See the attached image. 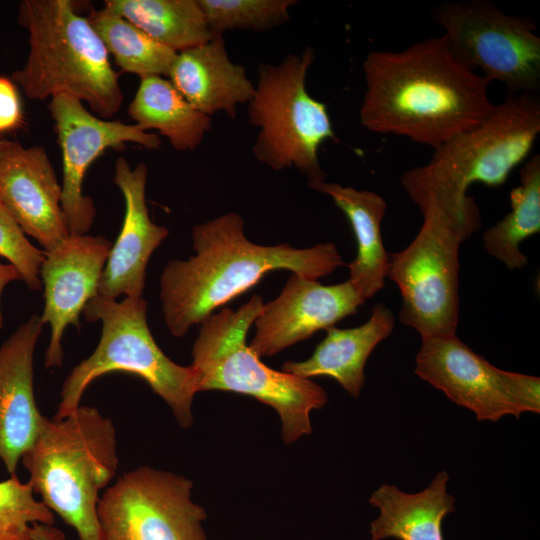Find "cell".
<instances>
[{
    "label": "cell",
    "mask_w": 540,
    "mask_h": 540,
    "mask_svg": "<svg viewBox=\"0 0 540 540\" xmlns=\"http://www.w3.org/2000/svg\"><path fill=\"white\" fill-rule=\"evenodd\" d=\"M363 127L435 149L493 111L491 82L463 64L447 39L430 37L399 51H372L362 64Z\"/></svg>",
    "instance_id": "cell-1"
},
{
    "label": "cell",
    "mask_w": 540,
    "mask_h": 540,
    "mask_svg": "<svg viewBox=\"0 0 540 540\" xmlns=\"http://www.w3.org/2000/svg\"><path fill=\"white\" fill-rule=\"evenodd\" d=\"M192 241L195 254L169 261L160 278L162 313L174 337L184 336L269 271L289 270L317 280L344 265L334 243L303 249L252 243L235 212L196 225Z\"/></svg>",
    "instance_id": "cell-2"
},
{
    "label": "cell",
    "mask_w": 540,
    "mask_h": 540,
    "mask_svg": "<svg viewBox=\"0 0 540 540\" xmlns=\"http://www.w3.org/2000/svg\"><path fill=\"white\" fill-rule=\"evenodd\" d=\"M539 133L538 94L507 95L483 122L433 149L426 164L405 171L400 184L423 216L440 217L465 241L481 227L468 188L506 183L528 159Z\"/></svg>",
    "instance_id": "cell-3"
},
{
    "label": "cell",
    "mask_w": 540,
    "mask_h": 540,
    "mask_svg": "<svg viewBox=\"0 0 540 540\" xmlns=\"http://www.w3.org/2000/svg\"><path fill=\"white\" fill-rule=\"evenodd\" d=\"M17 21L28 33L29 52L11 79L36 101L69 95L100 118L113 117L124 95L109 54L87 17L70 0H23Z\"/></svg>",
    "instance_id": "cell-4"
},
{
    "label": "cell",
    "mask_w": 540,
    "mask_h": 540,
    "mask_svg": "<svg viewBox=\"0 0 540 540\" xmlns=\"http://www.w3.org/2000/svg\"><path fill=\"white\" fill-rule=\"evenodd\" d=\"M27 482L80 540H100V491L118 469L116 429L96 407L79 406L62 418H44L21 458Z\"/></svg>",
    "instance_id": "cell-5"
},
{
    "label": "cell",
    "mask_w": 540,
    "mask_h": 540,
    "mask_svg": "<svg viewBox=\"0 0 540 540\" xmlns=\"http://www.w3.org/2000/svg\"><path fill=\"white\" fill-rule=\"evenodd\" d=\"M254 294L237 310L222 308L200 323L192 347V366L199 392L219 390L251 396L280 416L286 444L312 432L310 414L328 401L326 391L311 379L265 365L247 345V333L263 307Z\"/></svg>",
    "instance_id": "cell-6"
},
{
    "label": "cell",
    "mask_w": 540,
    "mask_h": 540,
    "mask_svg": "<svg viewBox=\"0 0 540 540\" xmlns=\"http://www.w3.org/2000/svg\"><path fill=\"white\" fill-rule=\"evenodd\" d=\"M91 322L101 321V336L93 353L76 365L65 379L54 418L80 406L87 387L98 377L124 372L142 378L170 407L179 425H192V403L199 392V375L167 357L154 340L147 323V302L125 297L122 301L98 296L82 312Z\"/></svg>",
    "instance_id": "cell-7"
},
{
    "label": "cell",
    "mask_w": 540,
    "mask_h": 540,
    "mask_svg": "<svg viewBox=\"0 0 540 540\" xmlns=\"http://www.w3.org/2000/svg\"><path fill=\"white\" fill-rule=\"evenodd\" d=\"M314 50L288 54L279 64L260 63L254 94L248 102V122L259 129L254 157L275 171L294 167L309 182L324 181L318 151L337 141L325 103L306 88Z\"/></svg>",
    "instance_id": "cell-8"
},
{
    "label": "cell",
    "mask_w": 540,
    "mask_h": 540,
    "mask_svg": "<svg viewBox=\"0 0 540 540\" xmlns=\"http://www.w3.org/2000/svg\"><path fill=\"white\" fill-rule=\"evenodd\" d=\"M432 16L467 67L505 85L507 95L539 93L540 37L531 18L509 15L489 0L442 3Z\"/></svg>",
    "instance_id": "cell-9"
},
{
    "label": "cell",
    "mask_w": 540,
    "mask_h": 540,
    "mask_svg": "<svg viewBox=\"0 0 540 540\" xmlns=\"http://www.w3.org/2000/svg\"><path fill=\"white\" fill-rule=\"evenodd\" d=\"M192 489L190 479L147 465L122 474L100 496V540H208Z\"/></svg>",
    "instance_id": "cell-10"
},
{
    "label": "cell",
    "mask_w": 540,
    "mask_h": 540,
    "mask_svg": "<svg viewBox=\"0 0 540 540\" xmlns=\"http://www.w3.org/2000/svg\"><path fill=\"white\" fill-rule=\"evenodd\" d=\"M443 219L424 215L412 242L389 254L387 277L399 288V319L422 337L455 335L459 321V247Z\"/></svg>",
    "instance_id": "cell-11"
},
{
    "label": "cell",
    "mask_w": 540,
    "mask_h": 540,
    "mask_svg": "<svg viewBox=\"0 0 540 540\" xmlns=\"http://www.w3.org/2000/svg\"><path fill=\"white\" fill-rule=\"evenodd\" d=\"M415 374L442 391L478 421L540 413V379L499 369L477 354L457 334L422 337Z\"/></svg>",
    "instance_id": "cell-12"
},
{
    "label": "cell",
    "mask_w": 540,
    "mask_h": 540,
    "mask_svg": "<svg viewBox=\"0 0 540 540\" xmlns=\"http://www.w3.org/2000/svg\"><path fill=\"white\" fill-rule=\"evenodd\" d=\"M48 109L54 121L62 154L61 208L70 235L87 234L94 223L93 199L83 192L88 168L107 149L134 143L146 149H159V135L136 124L100 118L79 99L56 95Z\"/></svg>",
    "instance_id": "cell-13"
},
{
    "label": "cell",
    "mask_w": 540,
    "mask_h": 540,
    "mask_svg": "<svg viewBox=\"0 0 540 540\" xmlns=\"http://www.w3.org/2000/svg\"><path fill=\"white\" fill-rule=\"evenodd\" d=\"M112 243L104 236L69 235L51 251H44L40 267L44 308L40 316L50 326L45 367H61L62 339L69 325L80 326V314L97 293Z\"/></svg>",
    "instance_id": "cell-14"
},
{
    "label": "cell",
    "mask_w": 540,
    "mask_h": 540,
    "mask_svg": "<svg viewBox=\"0 0 540 540\" xmlns=\"http://www.w3.org/2000/svg\"><path fill=\"white\" fill-rule=\"evenodd\" d=\"M365 302L349 281L323 285L292 273L279 296L263 304L253 324L249 347L259 356H273L283 349L327 330L354 314Z\"/></svg>",
    "instance_id": "cell-15"
},
{
    "label": "cell",
    "mask_w": 540,
    "mask_h": 540,
    "mask_svg": "<svg viewBox=\"0 0 540 540\" xmlns=\"http://www.w3.org/2000/svg\"><path fill=\"white\" fill-rule=\"evenodd\" d=\"M62 188L46 150L0 139V202L22 231L51 251L70 234Z\"/></svg>",
    "instance_id": "cell-16"
},
{
    "label": "cell",
    "mask_w": 540,
    "mask_h": 540,
    "mask_svg": "<svg viewBox=\"0 0 540 540\" xmlns=\"http://www.w3.org/2000/svg\"><path fill=\"white\" fill-rule=\"evenodd\" d=\"M147 176L144 163L131 168L125 157L117 158L113 181L123 195L125 215L99 280L98 297L141 298L149 259L169 234L166 227L155 224L149 216L145 198Z\"/></svg>",
    "instance_id": "cell-17"
},
{
    "label": "cell",
    "mask_w": 540,
    "mask_h": 540,
    "mask_svg": "<svg viewBox=\"0 0 540 540\" xmlns=\"http://www.w3.org/2000/svg\"><path fill=\"white\" fill-rule=\"evenodd\" d=\"M43 325L34 315L0 345V459L11 475L45 418L33 386V357Z\"/></svg>",
    "instance_id": "cell-18"
},
{
    "label": "cell",
    "mask_w": 540,
    "mask_h": 540,
    "mask_svg": "<svg viewBox=\"0 0 540 540\" xmlns=\"http://www.w3.org/2000/svg\"><path fill=\"white\" fill-rule=\"evenodd\" d=\"M168 78L193 107L210 117L223 111L235 118L237 106L248 104L255 90L245 67L229 58L223 36L177 52Z\"/></svg>",
    "instance_id": "cell-19"
},
{
    "label": "cell",
    "mask_w": 540,
    "mask_h": 540,
    "mask_svg": "<svg viewBox=\"0 0 540 540\" xmlns=\"http://www.w3.org/2000/svg\"><path fill=\"white\" fill-rule=\"evenodd\" d=\"M394 325L390 309L382 303L376 304L364 324L348 329L328 328L326 337L308 359L287 361L281 371L305 379L331 377L358 398L365 383L366 361L374 348L391 334Z\"/></svg>",
    "instance_id": "cell-20"
},
{
    "label": "cell",
    "mask_w": 540,
    "mask_h": 540,
    "mask_svg": "<svg viewBox=\"0 0 540 540\" xmlns=\"http://www.w3.org/2000/svg\"><path fill=\"white\" fill-rule=\"evenodd\" d=\"M308 186L328 195L348 218L357 244L356 257L348 264V280L365 300L374 296L384 287L389 267V253L381 236L385 199L373 191L325 180L308 182Z\"/></svg>",
    "instance_id": "cell-21"
},
{
    "label": "cell",
    "mask_w": 540,
    "mask_h": 540,
    "mask_svg": "<svg viewBox=\"0 0 540 540\" xmlns=\"http://www.w3.org/2000/svg\"><path fill=\"white\" fill-rule=\"evenodd\" d=\"M448 481V473L440 471L417 493L381 485L369 499L379 509L378 517L370 523V540H444L442 523L455 511V498L447 491Z\"/></svg>",
    "instance_id": "cell-22"
},
{
    "label": "cell",
    "mask_w": 540,
    "mask_h": 540,
    "mask_svg": "<svg viewBox=\"0 0 540 540\" xmlns=\"http://www.w3.org/2000/svg\"><path fill=\"white\" fill-rule=\"evenodd\" d=\"M128 114L134 124L157 130L179 151L198 147L211 127V117L193 107L163 76L140 79Z\"/></svg>",
    "instance_id": "cell-23"
},
{
    "label": "cell",
    "mask_w": 540,
    "mask_h": 540,
    "mask_svg": "<svg viewBox=\"0 0 540 540\" xmlns=\"http://www.w3.org/2000/svg\"><path fill=\"white\" fill-rule=\"evenodd\" d=\"M104 7L175 52L213 37L198 0H105Z\"/></svg>",
    "instance_id": "cell-24"
},
{
    "label": "cell",
    "mask_w": 540,
    "mask_h": 540,
    "mask_svg": "<svg viewBox=\"0 0 540 540\" xmlns=\"http://www.w3.org/2000/svg\"><path fill=\"white\" fill-rule=\"evenodd\" d=\"M520 184L510 191L511 210L483 233V246L509 270L524 268L528 258L520 244L540 231V155L520 169Z\"/></svg>",
    "instance_id": "cell-25"
},
{
    "label": "cell",
    "mask_w": 540,
    "mask_h": 540,
    "mask_svg": "<svg viewBox=\"0 0 540 540\" xmlns=\"http://www.w3.org/2000/svg\"><path fill=\"white\" fill-rule=\"evenodd\" d=\"M87 19L122 71L135 74L140 79L168 77L177 52L105 7L91 10Z\"/></svg>",
    "instance_id": "cell-26"
},
{
    "label": "cell",
    "mask_w": 540,
    "mask_h": 540,
    "mask_svg": "<svg viewBox=\"0 0 540 540\" xmlns=\"http://www.w3.org/2000/svg\"><path fill=\"white\" fill-rule=\"evenodd\" d=\"M295 0H198L213 36L228 30L266 31L290 19Z\"/></svg>",
    "instance_id": "cell-27"
},
{
    "label": "cell",
    "mask_w": 540,
    "mask_h": 540,
    "mask_svg": "<svg viewBox=\"0 0 540 540\" xmlns=\"http://www.w3.org/2000/svg\"><path fill=\"white\" fill-rule=\"evenodd\" d=\"M54 514L28 483L15 475L0 482V540H31L35 524L52 525Z\"/></svg>",
    "instance_id": "cell-28"
},
{
    "label": "cell",
    "mask_w": 540,
    "mask_h": 540,
    "mask_svg": "<svg viewBox=\"0 0 540 540\" xmlns=\"http://www.w3.org/2000/svg\"><path fill=\"white\" fill-rule=\"evenodd\" d=\"M0 256L16 268L28 288L31 290L42 288L40 267L45 252L29 241L27 235L1 202Z\"/></svg>",
    "instance_id": "cell-29"
},
{
    "label": "cell",
    "mask_w": 540,
    "mask_h": 540,
    "mask_svg": "<svg viewBox=\"0 0 540 540\" xmlns=\"http://www.w3.org/2000/svg\"><path fill=\"white\" fill-rule=\"evenodd\" d=\"M24 122L18 86L11 77L0 75V136L17 131Z\"/></svg>",
    "instance_id": "cell-30"
},
{
    "label": "cell",
    "mask_w": 540,
    "mask_h": 540,
    "mask_svg": "<svg viewBox=\"0 0 540 540\" xmlns=\"http://www.w3.org/2000/svg\"><path fill=\"white\" fill-rule=\"evenodd\" d=\"M31 540H64V534L52 525L35 524L32 527Z\"/></svg>",
    "instance_id": "cell-31"
},
{
    "label": "cell",
    "mask_w": 540,
    "mask_h": 540,
    "mask_svg": "<svg viewBox=\"0 0 540 540\" xmlns=\"http://www.w3.org/2000/svg\"><path fill=\"white\" fill-rule=\"evenodd\" d=\"M22 280L19 272L11 264L0 263V302L4 288L11 282ZM3 326V316L0 305V328Z\"/></svg>",
    "instance_id": "cell-32"
}]
</instances>
